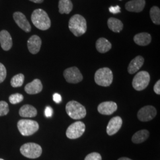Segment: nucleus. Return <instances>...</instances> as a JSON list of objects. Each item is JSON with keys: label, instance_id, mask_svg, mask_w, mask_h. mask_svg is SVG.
I'll return each mask as SVG.
<instances>
[{"label": "nucleus", "instance_id": "f257e3e1", "mask_svg": "<svg viewBox=\"0 0 160 160\" xmlns=\"http://www.w3.org/2000/svg\"><path fill=\"white\" fill-rule=\"evenodd\" d=\"M31 20L34 26L41 30H46L51 26V22L45 11L42 9H36L33 12Z\"/></svg>", "mask_w": 160, "mask_h": 160}, {"label": "nucleus", "instance_id": "f03ea898", "mask_svg": "<svg viewBox=\"0 0 160 160\" xmlns=\"http://www.w3.org/2000/svg\"><path fill=\"white\" fill-rule=\"evenodd\" d=\"M87 28L86 19L80 14L73 16L69 21V29L77 37L84 34L87 31Z\"/></svg>", "mask_w": 160, "mask_h": 160}, {"label": "nucleus", "instance_id": "7ed1b4c3", "mask_svg": "<svg viewBox=\"0 0 160 160\" xmlns=\"http://www.w3.org/2000/svg\"><path fill=\"white\" fill-rule=\"evenodd\" d=\"M66 112L69 116L75 120L81 119L86 116L85 107L76 101H70L66 105Z\"/></svg>", "mask_w": 160, "mask_h": 160}, {"label": "nucleus", "instance_id": "20e7f679", "mask_svg": "<svg viewBox=\"0 0 160 160\" xmlns=\"http://www.w3.org/2000/svg\"><path fill=\"white\" fill-rule=\"evenodd\" d=\"M113 80V72L109 68L98 69L95 73L94 80L98 86L108 87L111 85Z\"/></svg>", "mask_w": 160, "mask_h": 160}, {"label": "nucleus", "instance_id": "39448f33", "mask_svg": "<svg viewBox=\"0 0 160 160\" xmlns=\"http://www.w3.org/2000/svg\"><path fill=\"white\" fill-rule=\"evenodd\" d=\"M17 128L23 136H30L38 131L39 126L36 121L22 119L18 122Z\"/></svg>", "mask_w": 160, "mask_h": 160}, {"label": "nucleus", "instance_id": "423d86ee", "mask_svg": "<svg viewBox=\"0 0 160 160\" xmlns=\"http://www.w3.org/2000/svg\"><path fill=\"white\" fill-rule=\"evenodd\" d=\"M20 152L23 156L35 159L39 157L42 153V149L39 145L37 143L29 142L23 145L20 148Z\"/></svg>", "mask_w": 160, "mask_h": 160}, {"label": "nucleus", "instance_id": "0eeeda50", "mask_svg": "<svg viewBox=\"0 0 160 160\" xmlns=\"http://www.w3.org/2000/svg\"><path fill=\"white\" fill-rule=\"evenodd\" d=\"M150 75L145 71H140L134 77L132 81V86L137 91H142L148 86Z\"/></svg>", "mask_w": 160, "mask_h": 160}, {"label": "nucleus", "instance_id": "6e6552de", "mask_svg": "<svg viewBox=\"0 0 160 160\" xmlns=\"http://www.w3.org/2000/svg\"><path fill=\"white\" fill-rule=\"evenodd\" d=\"M86 130L85 124L81 122L77 121L72 123L67 129L66 135L69 139H75L81 137Z\"/></svg>", "mask_w": 160, "mask_h": 160}, {"label": "nucleus", "instance_id": "1a4fd4ad", "mask_svg": "<svg viewBox=\"0 0 160 160\" xmlns=\"http://www.w3.org/2000/svg\"><path fill=\"white\" fill-rule=\"evenodd\" d=\"M63 76L68 82L72 84L78 83L83 79L79 69L75 67L66 69L63 72Z\"/></svg>", "mask_w": 160, "mask_h": 160}, {"label": "nucleus", "instance_id": "9d476101", "mask_svg": "<svg viewBox=\"0 0 160 160\" xmlns=\"http://www.w3.org/2000/svg\"><path fill=\"white\" fill-rule=\"evenodd\" d=\"M157 115V110L152 106H146L138 112V119L141 122H148L152 120Z\"/></svg>", "mask_w": 160, "mask_h": 160}, {"label": "nucleus", "instance_id": "9b49d317", "mask_svg": "<svg viewBox=\"0 0 160 160\" xmlns=\"http://www.w3.org/2000/svg\"><path fill=\"white\" fill-rule=\"evenodd\" d=\"M13 18L18 26L26 33L31 31V26L27 18L21 12H15L13 14Z\"/></svg>", "mask_w": 160, "mask_h": 160}, {"label": "nucleus", "instance_id": "f8f14e48", "mask_svg": "<svg viewBox=\"0 0 160 160\" xmlns=\"http://www.w3.org/2000/svg\"><path fill=\"white\" fill-rule=\"evenodd\" d=\"M122 123L123 121L119 116H115L112 118L107 126V133L110 136L113 135L120 130Z\"/></svg>", "mask_w": 160, "mask_h": 160}, {"label": "nucleus", "instance_id": "ddd939ff", "mask_svg": "<svg viewBox=\"0 0 160 160\" xmlns=\"http://www.w3.org/2000/svg\"><path fill=\"white\" fill-rule=\"evenodd\" d=\"M118 109L117 104L113 102H104L100 103L97 108L98 112L100 114L110 115L113 114Z\"/></svg>", "mask_w": 160, "mask_h": 160}, {"label": "nucleus", "instance_id": "4468645a", "mask_svg": "<svg viewBox=\"0 0 160 160\" xmlns=\"http://www.w3.org/2000/svg\"><path fill=\"white\" fill-rule=\"evenodd\" d=\"M42 40L37 35L32 36L28 41V48L29 52L32 54H36L40 51Z\"/></svg>", "mask_w": 160, "mask_h": 160}, {"label": "nucleus", "instance_id": "2eb2a0df", "mask_svg": "<svg viewBox=\"0 0 160 160\" xmlns=\"http://www.w3.org/2000/svg\"><path fill=\"white\" fill-rule=\"evenodd\" d=\"M145 6V0H131L126 2L125 8L128 12H139L143 10Z\"/></svg>", "mask_w": 160, "mask_h": 160}, {"label": "nucleus", "instance_id": "dca6fc26", "mask_svg": "<svg viewBox=\"0 0 160 160\" xmlns=\"http://www.w3.org/2000/svg\"><path fill=\"white\" fill-rule=\"evenodd\" d=\"M0 44L3 50L7 51L12 48V40L10 34L7 30L0 32Z\"/></svg>", "mask_w": 160, "mask_h": 160}, {"label": "nucleus", "instance_id": "f3484780", "mask_svg": "<svg viewBox=\"0 0 160 160\" xmlns=\"http://www.w3.org/2000/svg\"><path fill=\"white\" fill-rule=\"evenodd\" d=\"M43 86L40 80L35 79L28 84L24 87V90L29 94H36L42 92Z\"/></svg>", "mask_w": 160, "mask_h": 160}, {"label": "nucleus", "instance_id": "a211bd4d", "mask_svg": "<svg viewBox=\"0 0 160 160\" xmlns=\"http://www.w3.org/2000/svg\"><path fill=\"white\" fill-rule=\"evenodd\" d=\"M144 63V59L141 56H137V57L133 59L129 64L128 71V72L131 74H133L136 73L139 69L141 68Z\"/></svg>", "mask_w": 160, "mask_h": 160}, {"label": "nucleus", "instance_id": "6ab92c4d", "mask_svg": "<svg viewBox=\"0 0 160 160\" xmlns=\"http://www.w3.org/2000/svg\"><path fill=\"white\" fill-rule=\"evenodd\" d=\"M151 40L152 38L151 34L145 32L136 34L133 38L135 43L139 46H147L151 43Z\"/></svg>", "mask_w": 160, "mask_h": 160}, {"label": "nucleus", "instance_id": "aec40b11", "mask_svg": "<svg viewBox=\"0 0 160 160\" xmlns=\"http://www.w3.org/2000/svg\"><path fill=\"white\" fill-rule=\"evenodd\" d=\"M38 113L37 110L32 105L26 104L19 110V114L23 118H34Z\"/></svg>", "mask_w": 160, "mask_h": 160}, {"label": "nucleus", "instance_id": "412c9836", "mask_svg": "<svg viewBox=\"0 0 160 160\" xmlns=\"http://www.w3.org/2000/svg\"><path fill=\"white\" fill-rule=\"evenodd\" d=\"M96 47L97 51L101 53H104L111 49L112 44L108 39L101 38L96 41Z\"/></svg>", "mask_w": 160, "mask_h": 160}, {"label": "nucleus", "instance_id": "4be33fe9", "mask_svg": "<svg viewBox=\"0 0 160 160\" xmlns=\"http://www.w3.org/2000/svg\"><path fill=\"white\" fill-rule=\"evenodd\" d=\"M108 25L109 29L115 33H119L123 28V24L120 20L110 17L108 21Z\"/></svg>", "mask_w": 160, "mask_h": 160}, {"label": "nucleus", "instance_id": "5701e85b", "mask_svg": "<svg viewBox=\"0 0 160 160\" xmlns=\"http://www.w3.org/2000/svg\"><path fill=\"white\" fill-rule=\"evenodd\" d=\"M149 135L148 131L142 129L137 132L132 138V141L133 143H141L146 141Z\"/></svg>", "mask_w": 160, "mask_h": 160}, {"label": "nucleus", "instance_id": "b1692460", "mask_svg": "<svg viewBox=\"0 0 160 160\" xmlns=\"http://www.w3.org/2000/svg\"><path fill=\"white\" fill-rule=\"evenodd\" d=\"M59 12L61 14H69L72 10L73 4L71 0H59Z\"/></svg>", "mask_w": 160, "mask_h": 160}, {"label": "nucleus", "instance_id": "393cba45", "mask_svg": "<svg viewBox=\"0 0 160 160\" xmlns=\"http://www.w3.org/2000/svg\"><path fill=\"white\" fill-rule=\"evenodd\" d=\"M150 17L153 23L157 25L160 24V8L157 7H152L149 12Z\"/></svg>", "mask_w": 160, "mask_h": 160}, {"label": "nucleus", "instance_id": "a878e982", "mask_svg": "<svg viewBox=\"0 0 160 160\" xmlns=\"http://www.w3.org/2000/svg\"><path fill=\"white\" fill-rule=\"evenodd\" d=\"M24 81V76L22 74H18L14 76L11 80V85L12 87H20L22 86Z\"/></svg>", "mask_w": 160, "mask_h": 160}, {"label": "nucleus", "instance_id": "bb28decb", "mask_svg": "<svg viewBox=\"0 0 160 160\" xmlns=\"http://www.w3.org/2000/svg\"><path fill=\"white\" fill-rule=\"evenodd\" d=\"M23 95L19 93H16L11 95L9 97V101L12 104H16L17 103H20L23 100Z\"/></svg>", "mask_w": 160, "mask_h": 160}, {"label": "nucleus", "instance_id": "cd10ccee", "mask_svg": "<svg viewBox=\"0 0 160 160\" xmlns=\"http://www.w3.org/2000/svg\"><path fill=\"white\" fill-rule=\"evenodd\" d=\"M9 112L8 103L4 101L0 102V116H6Z\"/></svg>", "mask_w": 160, "mask_h": 160}, {"label": "nucleus", "instance_id": "c85d7f7f", "mask_svg": "<svg viewBox=\"0 0 160 160\" xmlns=\"http://www.w3.org/2000/svg\"><path fill=\"white\" fill-rule=\"evenodd\" d=\"M84 160H102V156L99 153L92 152L87 155Z\"/></svg>", "mask_w": 160, "mask_h": 160}, {"label": "nucleus", "instance_id": "c756f323", "mask_svg": "<svg viewBox=\"0 0 160 160\" xmlns=\"http://www.w3.org/2000/svg\"><path fill=\"white\" fill-rule=\"evenodd\" d=\"M7 76V70L5 66L2 63H0V83L2 82Z\"/></svg>", "mask_w": 160, "mask_h": 160}, {"label": "nucleus", "instance_id": "7c9ffc66", "mask_svg": "<svg viewBox=\"0 0 160 160\" xmlns=\"http://www.w3.org/2000/svg\"><path fill=\"white\" fill-rule=\"evenodd\" d=\"M109 12L113 14H118L121 12L120 7L119 6H111L110 7H109Z\"/></svg>", "mask_w": 160, "mask_h": 160}, {"label": "nucleus", "instance_id": "2f4dec72", "mask_svg": "<svg viewBox=\"0 0 160 160\" xmlns=\"http://www.w3.org/2000/svg\"><path fill=\"white\" fill-rule=\"evenodd\" d=\"M53 114V109L50 106H47L45 110V114L47 118H51Z\"/></svg>", "mask_w": 160, "mask_h": 160}, {"label": "nucleus", "instance_id": "473e14b6", "mask_svg": "<svg viewBox=\"0 0 160 160\" xmlns=\"http://www.w3.org/2000/svg\"><path fill=\"white\" fill-rule=\"evenodd\" d=\"M53 99L55 103H61L62 101V97L60 94H59L58 93H55L53 95Z\"/></svg>", "mask_w": 160, "mask_h": 160}, {"label": "nucleus", "instance_id": "72a5a7b5", "mask_svg": "<svg viewBox=\"0 0 160 160\" xmlns=\"http://www.w3.org/2000/svg\"><path fill=\"white\" fill-rule=\"evenodd\" d=\"M154 91L157 94H160V81L158 80V81H157V82L155 83V84L154 87Z\"/></svg>", "mask_w": 160, "mask_h": 160}, {"label": "nucleus", "instance_id": "f704fd0d", "mask_svg": "<svg viewBox=\"0 0 160 160\" xmlns=\"http://www.w3.org/2000/svg\"><path fill=\"white\" fill-rule=\"evenodd\" d=\"M29 1H32V2H33L34 3H38V4H40V3L43 2L44 0H29Z\"/></svg>", "mask_w": 160, "mask_h": 160}, {"label": "nucleus", "instance_id": "c9c22d12", "mask_svg": "<svg viewBox=\"0 0 160 160\" xmlns=\"http://www.w3.org/2000/svg\"><path fill=\"white\" fill-rule=\"evenodd\" d=\"M118 160H132L131 159H130V158H127V157H122V158H120Z\"/></svg>", "mask_w": 160, "mask_h": 160}, {"label": "nucleus", "instance_id": "e433bc0d", "mask_svg": "<svg viewBox=\"0 0 160 160\" xmlns=\"http://www.w3.org/2000/svg\"><path fill=\"white\" fill-rule=\"evenodd\" d=\"M0 160H3V159H2V158H0Z\"/></svg>", "mask_w": 160, "mask_h": 160}, {"label": "nucleus", "instance_id": "4c0bfd02", "mask_svg": "<svg viewBox=\"0 0 160 160\" xmlns=\"http://www.w3.org/2000/svg\"><path fill=\"white\" fill-rule=\"evenodd\" d=\"M120 1H121V0H120Z\"/></svg>", "mask_w": 160, "mask_h": 160}]
</instances>
